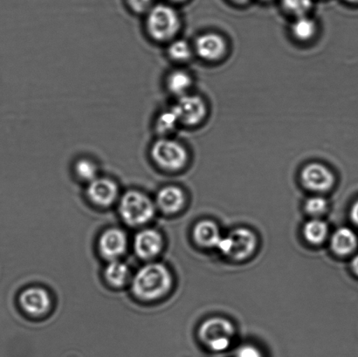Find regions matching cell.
Listing matches in <instances>:
<instances>
[{
  "mask_svg": "<svg viewBox=\"0 0 358 357\" xmlns=\"http://www.w3.org/2000/svg\"><path fill=\"white\" fill-rule=\"evenodd\" d=\"M180 27L176 9L168 3H155L145 15V33L155 43H169L176 38Z\"/></svg>",
  "mask_w": 358,
  "mask_h": 357,
  "instance_id": "obj_1",
  "label": "cell"
},
{
  "mask_svg": "<svg viewBox=\"0 0 358 357\" xmlns=\"http://www.w3.org/2000/svg\"><path fill=\"white\" fill-rule=\"evenodd\" d=\"M171 276L161 264H149L140 269L133 279L132 289L138 298L145 300L159 299L169 291Z\"/></svg>",
  "mask_w": 358,
  "mask_h": 357,
  "instance_id": "obj_2",
  "label": "cell"
},
{
  "mask_svg": "<svg viewBox=\"0 0 358 357\" xmlns=\"http://www.w3.org/2000/svg\"><path fill=\"white\" fill-rule=\"evenodd\" d=\"M150 156L157 166L170 171L181 170L188 161L187 150L171 138H157L150 147Z\"/></svg>",
  "mask_w": 358,
  "mask_h": 357,
  "instance_id": "obj_3",
  "label": "cell"
},
{
  "mask_svg": "<svg viewBox=\"0 0 358 357\" xmlns=\"http://www.w3.org/2000/svg\"><path fill=\"white\" fill-rule=\"evenodd\" d=\"M234 334V325L220 317H213L206 321L199 330L200 341L213 352L227 351L233 342Z\"/></svg>",
  "mask_w": 358,
  "mask_h": 357,
  "instance_id": "obj_4",
  "label": "cell"
},
{
  "mask_svg": "<svg viewBox=\"0 0 358 357\" xmlns=\"http://www.w3.org/2000/svg\"><path fill=\"white\" fill-rule=\"evenodd\" d=\"M120 214L129 226H138L152 219L155 208L152 201L141 192L132 191L124 195L120 203Z\"/></svg>",
  "mask_w": 358,
  "mask_h": 357,
  "instance_id": "obj_5",
  "label": "cell"
},
{
  "mask_svg": "<svg viewBox=\"0 0 358 357\" xmlns=\"http://www.w3.org/2000/svg\"><path fill=\"white\" fill-rule=\"evenodd\" d=\"M257 244L255 233L250 230L240 228L222 238L217 244L222 254L235 261H242L254 253Z\"/></svg>",
  "mask_w": 358,
  "mask_h": 357,
  "instance_id": "obj_6",
  "label": "cell"
},
{
  "mask_svg": "<svg viewBox=\"0 0 358 357\" xmlns=\"http://www.w3.org/2000/svg\"><path fill=\"white\" fill-rule=\"evenodd\" d=\"M180 124L194 126L199 124L206 115V105L201 98L185 94L177 98L176 103L173 106Z\"/></svg>",
  "mask_w": 358,
  "mask_h": 357,
  "instance_id": "obj_7",
  "label": "cell"
},
{
  "mask_svg": "<svg viewBox=\"0 0 358 357\" xmlns=\"http://www.w3.org/2000/svg\"><path fill=\"white\" fill-rule=\"evenodd\" d=\"M301 180L312 191H327L335 183L334 175L320 163H310L301 171Z\"/></svg>",
  "mask_w": 358,
  "mask_h": 357,
  "instance_id": "obj_8",
  "label": "cell"
},
{
  "mask_svg": "<svg viewBox=\"0 0 358 357\" xmlns=\"http://www.w3.org/2000/svg\"><path fill=\"white\" fill-rule=\"evenodd\" d=\"M127 248V236L124 231L117 228L108 229L101 234L99 250L104 258L110 261L117 260Z\"/></svg>",
  "mask_w": 358,
  "mask_h": 357,
  "instance_id": "obj_9",
  "label": "cell"
},
{
  "mask_svg": "<svg viewBox=\"0 0 358 357\" xmlns=\"http://www.w3.org/2000/svg\"><path fill=\"white\" fill-rule=\"evenodd\" d=\"M87 195L94 204L108 206L113 204L117 199L118 187L114 181L98 177L89 183Z\"/></svg>",
  "mask_w": 358,
  "mask_h": 357,
  "instance_id": "obj_10",
  "label": "cell"
},
{
  "mask_svg": "<svg viewBox=\"0 0 358 357\" xmlns=\"http://www.w3.org/2000/svg\"><path fill=\"white\" fill-rule=\"evenodd\" d=\"M20 305L31 316H41L50 307V297L44 289L30 288L21 293Z\"/></svg>",
  "mask_w": 358,
  "mask_h": 357,
  "instance_id": "obj_11",
  "label": "cell"
},
{
  "mask_svg": "<svg viewBox=\"0 0 358 357\" xmlns=\"http://www.w3.org/2000/svg\"><path fill=\"white\" fill-rule=\"evenodd\" d=\"M163 240L160 234L154 230H143L136 234L134 248L136 254L142 258H152L157 256L162 249Z\"/></svg>",
  "mask_w": 358,
  "mask_h": 357,
  "instance_id": "obj_12",
  "label": "cell"
},
{
  "mask_svg": "<svg viewBox=\"0 0 358 357\" xmlns=\"http://www.w3.org/2000/svg\"><path fill=\"white\" fill-rule=\"evenodd\" d=\"M195 48L200 57L206 61H216L226 52V42L220 35L203 34L196 38Z\"/></svg>",
  "mask_w": 358,
  "mask_h": 357,
  "instance_id": "obj_13",
  "label": "cell"
},
{
  "mask_svg": "<svg viewBox=\"0 0 358 357\" xmlns=\"http://www.w3.org/2000/svg\"><path fill=\"white\" fill-rule=\"evenodd\" d=\"M159 207L166 213H174L179 211L184 205L185 196L180 189L168 187L160 190L157 196Z\"/></svg>",
  "mask_w": 358,
  "mask_h": 357,
  "instance_id": "obj_14",
  "label": "cell"
},
{
  "mask_svg": "<svg viewBox=\"0 0 358 357\" xmlns=\"http://www.w3.org/2000/svg\"><path fill=\"white\" fill-rule=\"evenodd\" d=\"M193 237L196 243L203 247H217L221 239L220 230L216 224L209 220L196 224L193 231Z\"/></svg>",
  "mask_w": 358,
  "mask_h": 357,
  "instance_id": "obj_15",
  "label": "cell"
},
{
  "mask_svg": "<svg viewBox=\"0 0 358 357\" xmlns=\"http://www.w3.org/2000/svg\"><path fill=\"white\" fill-rule=\"evenodd\" d=\"M357 247V238L352 230L343 227L336 230L331 238V248L335 254L345 256L352 254Z\"/></svg>",
  "mask_w": 358,
  "mask_h": 357,
  "instance_id": "obj_16",
  "label": "cell"
},
{
  "mask_svg": "<svg viewBox=\"0 0 358 357\" xmlns=\"http://www.w3.org/2000/svg\"><path fill=\"white\" fill-rule=\"evenodd\" d=\"M180 122L173 108H167L160 112L154 119L153 128L157 138H170V136L176 131Z\"/></svg>",
  "mask_w": 358,
  "mask_h": 357,
  "instance_id": "obj_17",
  "label": "cell"
},
{
  "mask_svg": "<svg viewBox=\"0 0 358 357\" xmlns=\"http://www.w3.org/2000/svg\"><path fill=\"white\" fill-rule=\"evenodd\" d=\"M192 80L191 76L184 70L176 69L169 73L166 79L168 92L175 97H180L188 94Z\"/></svg>",
  "mask_w": 358,
  "mask_h": 357,
  "instance_id": "obj_18",
  "label": "cell"
},
{
  "mask_svg": "<svg viewBox=\"0 0 358 357\" xmlns=\"http://www.w3.org/2000/svg\"><path fill=\"white\" fill-rule=\"evenodd\" d=\"M329 233L327 224L321 219H312L305 225L303 234L305 239L313 245H319L326 239Z\"/></svg>",
  "mask_w": 358,
  "mask_h": 357,
  "instance_id": "obj_19",
  "label": "cell"
},
{
  "mask_svg": "<svg viewBox=\"0 0 358 357\" xmlns=\"http://www.w3.org/2000/svg\"><path fill=\"white\" fill-rule=\"evenodd\" d=\"M129 271L127 265L117 260L111 261L105 269V277L110 285L122 286L129 278Z\"/></svg>",
  "mask_w": 358,
  "mask_h": 357,
  "instance_id": "obj_20",
  "label": "cell"
},
{
  "mask_svg": "<svg viewBox=\"0 0 358 357\" xmlns=\"http://www.w3.org/2000/svg\"><path fill=\"white\" fill-rule=\"evenodd\" d=\"M167 55L175 62L187 61L192 57V48L187 41L174 38L167 43Z\"/></svg>",
  "mask_w": 358,
  "mask_h": 357,
  "instance_id": "obj_21",
  "label": "cell"
},
{
  "mask_svg": "<svg viewBox=\"0 0 358 357\" xmlns=\"http://www.w3.org/2000/svg\"><path fill=\"white\" fill-rule=\"evenodd\" d=\"M76 176L80 180L90 183L91 181L98 177V166L94 160L89 157H80L76 161L75 166Z\"/></svg>",
  "mask_w": 358,
  "mask_h": 357,
  "instance_id": "obj_22",
  "label": "cell"
},
{
  "mask_svg": "<svg viewBox=\"0 0 358 357\" xmlns=\"http://www.w3.org/2000/svg\"><path fill=\"white\" fill-rule=\"evenodd\" d=\"M315 30L317 28H315L314 20L305 15L298 17L292 26L294 36L300 41L310 40L314 36Z\"/></svg>",
  "mask_w": 358,
  "mask_h": 357,
  "instance_id": "obj_23",
  "label": "cell"
},
{
  "mask_svg": "<svg viewBox=\"0 0 358 357\" xmlns=\"http://www.w3.org/2000/svg\"><path fill=\"white\" fill-rule=\"evenodd\" d=\"M283 5L289 13L300 17L311 8L312 0H283Z\"/></svg>",
  "mask_w": 358,
  "mask_h": 357,
  "instance_id": "obj_24",
  "label": "cell"
},
{
  "mask_svg": "<svg viewBox=\"0 0 358 357\" xmlns=\"http://www.w3.org/2000/svg\"><path fill=\"white\" fill-rule=\"evenodd\" d=\"M328 207V203L326 199L322 197H313L308 198L305 204L308 214L312 216H320L325 212Z\"/></svg>",
  "mask_w": 358,
  "mask_h": 357,
  "instance_id": "obj_25",
  "label": "cell"
},
{
  "mask_svg": "<svg viewBox=\"0 0 358 357\" xmlns=\"http://www.w3.org/2000/svg\"><path fill=\"white\" fill-rule=\"evenodd\" d=\"M129 9L138 15H145L150 8L155 5L154 0H126Z\"/></svg>",
  "mask_w": 358,
  "mask_h": 357,
  "instance_id": "obj_26",
  "label": "cell"
},
{
  "mask_svg": "<svg viewBox=\"0 0 358 357\" xmlns=\"http://www.w3.org/2000/svg\"><path fill=\"white\" fill-rule=\"evenodd\" d=\"M234 357H263L262 353L254 345L245 344L241 346L235 352Z\"/></svg>",
  "mask_w": 358,
  "mask_h": 357,
  "instance_id": "obj_27",
  "label": "cell"
},
{
  "mask_svg": "<svg viewBox=\"0 0 358 357\" xmlns=\"http://www.w3.org/2000/svg\"><path fill=\"white\" fill-rule=\"evenodd\" d=\"M350 217H352V221L358 226V201L352 206Z\"/></svg>",
  "mask_w": 358,
  "mask_h": 357,
  "instance_id": "obj_28",
  "label": "cell"
},
{
  "mask_svg": "<svg viewBox=\"0 0 358 357\" xmlns=\"http://www.w3.org/2000/svg\"><path fill=\"white\" fill-rule=\"evenodd\" d=\"M352 268L354 272L358 275V254L352 260Z\"/></svg>",
  "mask_w": 358,
  "mask_h": 357,
  "instance_id": "obj_29",
  "label": "cell"
},
{
  "mask_svg": "<svg viewBox=\"0 0 358 357\" xmlns=\"http://www.w3.org/2000/svg\"><path fill=\"white\" fill-rule=\"evenodd\" d=\"M169 1L173 3H181L185 1V0H169Z\"/></svg>",
  "mask_w": 358,
  "mask_h": 357,
  "instance_id": "obj_30",
  "label": "cell"
},
{
  "mask_svg": "<svg viewBox=\"0 0 358 357\" xmlns=\"http://www.w3.org/2000/svg\"><path fill=\"white\" fill-rule=\"evenodd\" d=\"M234 1L238 2V3H245V2L248 1V0H234Z\"/></svg>",
  "mask_w": 358,
  "mask_h": 357,
  "instance_id": "obj_31",
  "label": "cell"
},
{
  "mask_svg": "<svg viewBox=\"0 0 358 357\" xmlns=\"http://www.w3.org/2000/svg\"><path fill=\"white\" fill-rule=\"evenodd\" d=\"M347 1L352 2V3H358V0H347Z\"/></svg>",
  "mask_w": 358,
  "mask_h": 357,
  "instance_id": "obj_32",
  "label": "cell"
},
{
  "mask_svg": "<svg viewBox=\"0 0 358 357\" xmlns=\"http://www.w3.org/2000/svg\"><path fill=\"white\" fill-rule=\"evenodd\" d=\"M265 1H268V0H265Z\"/></svg>",
  "mask_w": 358,
  "mask_h": 357,
  "instance_id": "obj_33",
  "label": "cell"
}]
</instances>
